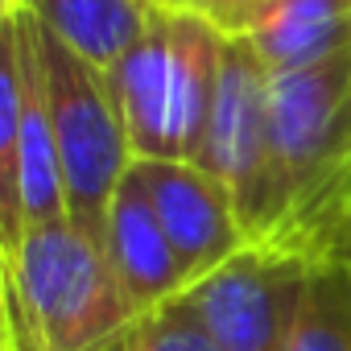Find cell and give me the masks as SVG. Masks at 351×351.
I'll return each instance as SVG.
<instances>
[{"instance_id": "1", "label": "cell", "mask_w": 351, "mask_h": 351, "mask_svg": "<svg viewBox=\"0 0 351 351\" xmlns=\"http://www.w3.org/2000/svg\"><path fill=\"white\" fill-rule=\"evenodd\" d=\"M5 256V351H95L132 306L108 252L71 219L34 223Z\"/></svg>"}, {"instance_id": "2", "label": "cell", "mask_w": 351, "mask_h": 351, "mask_svg": "<svg viewBox=\"0 0 351 351\" xmlns=\"http://www.w3.org/2000/svg\"><path fill=\"white\" fill-rule=\"evenodd\" d=\"M34 38H38L42 87H46L50 124H54L58 161H62L66 219L87 240H95L104 248L112 199L132 169L124 116H120L116 91L108 83V71H99L83 54H75L38 17H34Z\"/></svg>"}, {"instance_id": "3", "label": "cell", "mask_w": 351, "mask_h": 351, "mask_svg": "<svg viewBox=\"0 0 351 351\" xmlns=\"http://www.w3.org/2000/svg\"><path fill=\"white\" fill-rule=\"evenodd\" d=\"M66 219L62 161L42 87L34 17L5 0L0 21V252L25 228Z\"/></svg>"}, {"instance_id": "4", "label": "cell", "mask_w": 351, "mask_h": 351, "mask_svg": "<svg viewBox=\"0 0 351 351\" xmlns=\"http://www.w3.org/2000/svg\"><path fill=\"white\" fill-rule=\"evenodd\" d=\"M199 165L236 203L252 244L273 228V149H269V71L244 38L223 42L219 91Z\"/></svg>"}, {"instance_id": "5", "label": "cell", "mask_w": 351, "mask_h": 351, "mask_svg": "<svg viewBox=\"0 0 351 351\" xmlns=\"http://www.w3.org/2000/svg\"><path fill=\"white\" fill-rule=\"evenodd\" d=\"M306 277L310 265L277 248L248 244L178 298L191 306L219 351H285Z\"/></svg>"}, {"instance_id": "6", "label": "cell", "mask_w": 351, "mask_h": 351, "mask_svg": "<svg viewBox=\"0 0 351 351\" xmlns=\"http://www.w3.org/2000/svg\"><path fill=\"white\" fill-rule=\"evenodd\" d=\"M132 169H136V178H141L173 252H178L186 289L252 244L236 215L232 195L203 165H195V161H132Z\"/></svg>"}, {"instance_id": "7", "label": "cell", "mask_w": 351, "mask_h": 351, "mask_svg": "<svg viewBox=\"0 0 351 351\" xmlns=\"http://www.w3.org/2000/svg\"><path fill=\"white\" fill-rule=\"evenodd\" d=\"M116 91L132 161H182L178 157V71H173L169 5H153L145 34L108 71Z\"/></svg>"}, {"instance_id": "8", "label": "cell", "mask_w": 351, "mask_h": 351, "mask_svg": "<svg viewBox=\"0 0 351 351\" xmlns=\"http://www.w3.org/2000/svg\"><path fill=\"white\" fill-rule=\"evenodd\" d=\"M104 252L116 269V281H120L132 314H149L186 289L178 252H173V244L136 178V169H128V178L120 182V191L112 199Z\"/></svg>"}, {"instance_id": "9", "label": "cell", "mask_w": 351, "mask_h": 351, "mask_svg": "<svg viewBox=\"0 0 351 351\" xmlns=\"http://www.w3.org/2000/svg\"><path fill=\"white\" fill-rule=\"evenodd\" d=\"M269 75L351 50V0H277L244 34Z\"/></svg>"}, {"instance_id": "10", "label": "cell", "mask_w": 351, "mask_h": 351, "mask_svg": "<svg viewBox=\"0 0 351 351\" xmlns=\"http://www.w3.org/2000/svg\"><path fill=\"white\" fill-rule=\"evenodd\" d=\"M75 54L112 71L145 34L153 0H17Z\"/></svg>"}, {"instance_id": "11", "label": "cell", "mask_w": 351, "mask_h": 351, "mask_svg": "<svg viewBox=\"0 0 351 351\" xmlns=\"http://www.w3.org/2000/svg\"><path fill=\"white\" fill-rule=\"evenodd\" d=\"M285 351H351V261L310 265Z\"/></svg>"}, {"instance_id": "12", "label": "cell", "mask_w": 351, "mask_h": 351, "mask_svg": "<svg viewBox=\"0 0 351 351\" xmlns=\"http://www.w3.org/2000/svg\"><path fill=\"white\" fill-rule=\"evenodd\" d=\"M95 351H219V347L203 330V322L191 314V306L182 298H173L149 314H132Z\"/></svg>"}, {"instance_id": "13", "label": "cell", "mask_w": 351, "mask_h": 351, "mask_svg": "<svg viewBox=\"0 0 351 351\" xmlns=\"http://www.w3.org/2000/svg\"><path fill=\"white\" fill-rule=\"evenodd\" d=\"M277 0H191L186 9H195L199 17H207L219 34L228 38H244Z\"/></svg>"}, {"instance_id": "14", "label": "cell", "mask_w": 351, "mask_h": 351, "mask_svg": "<svg viewBox=\"0 0 351 351\" xmlns=\"http://www.w3.org/2000/svg\"><path fill=\"white\" fill-rule=\"evenodd\" d=\"M153 5H178V0H153Z\"/></svg>"}, {"instance_id": "15", "label": "cell", "mask_w": 351, "mask_h": 351, "mask_svg": "<svg viewBox=\"0 0 351 351\" xmlns=\"http://www.w3.org/2000/svg\"><path fill=\"white\" fill-rule=\"evenodd\" d=\"M186 5H191V0H178V5H173V9H186Z\"/></svg>"}]
</instances>
